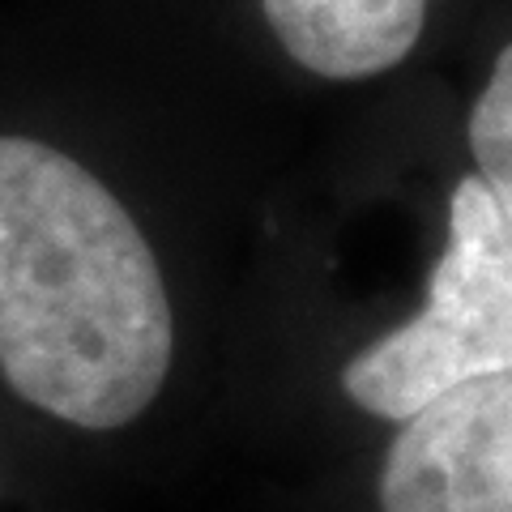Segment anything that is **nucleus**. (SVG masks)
I'll return each instance as SVG.
<instances>
[{"label":"nucleus","instance_id":"f257e3e1","mask_svg":"<svg viewBox=\"0 0 512 512\" xmlns=\"http://www.w3.org/2000/svg\"><path fill=\"white\" fill-rule=\"evenodd\" d=\"M175 320L163 269L99 175L39 137H0V376L86 431L146 414Z\"/></svg>","mask_w":512,"mask_h":512},{"label":"nucleus","instance_id":"f03ea898","mask_svg":"<svg viewBox=\"0 0 512 512\" xmlns=\"http://www.w3.org/2000/svg\"><path fill=\"white\" fill-rule=\"evenodd\" d=\"M491 376H512V222L478 175H461L423 308L342 367V393L376 419L406 423Z\"/></svg>","mask_w":512,"mask_h":512},{"label":"nucleus","instance_id":"7ed1b4c3","mask_svg":"<svg viewBox=\"0 0 512 512\" xmlns=\"http://www.w3.org/2000/svg\"><path fill=\"white\" fill-rule=\"evenodd\" d=\"M380 512H512V376L461 384L402 423Z\"/></svg>","mask_w":512,"mask_h":512},{"label":"nucleus","instance_id":"20e7f679","mask_svg":"<svg viewBox=\"0 0 512 512\" xmlns=\"http://www.w3.org/2000/svg\"><path fill=\"white\" fill-rule=\"evenodd\" d=\"M261 9L299 69L329 82H363L414 52L431 0H261Z\"/></svg>","mask_w":512,"mask_h":512},{"label":"nucleus","instance_id":"39448f33","mask_svg":"<svg viewBox=\"0 0 512 512\" xmlns=\"http://www.w3.org/2000/svg\"><path fill=\"white\" fill-rule=\"evenodd\" d=\"M470 154L474 175L512 222V43L495 56L487 86L470 107Z\"/></svg>","mask_w":512,"mask_h":512}]
</instances>
